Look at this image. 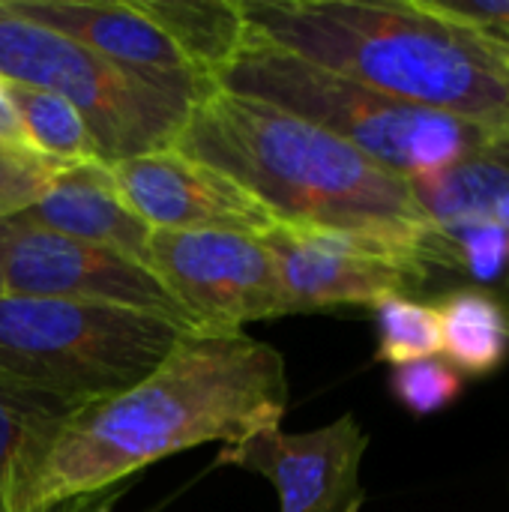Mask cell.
Segmentation results:
<instances>
[{
	"label": "cell",
	"instance_id": "1",
	"mask_svg": "<svg viewBox=\"0 0 509 512\" xmlns=\"http://www.w3.org/2000/svg\"><path fill=\"white\" fill-rule=\"evenodd\" d=\"M285 357L246 333H186L135 387L81 405L57 432L33 512L102 495L141 468L201 444L282 429Z\"/></svg>",
	"mask_w": 509,
	"mask_h": 512
},
{
	"label": "cell",
	"instance_id": "27",
	"mask_svg": "<svg viewBox=\"0 0 509 512\" xmlns=\"http://www.w3.org/2000/svg\"><path fill=\"white\" fill-rule=\"evenodd\" d=\"M504 138H507V141H509V129H507V135H504Z\"/></svg>",
	"mask_w": 509,
	"mask_h": 512
},
{
	"label": "cell",
	"instance_id": "16",
	"mask_svg": "<svg viewBox=\"0 0 509 512\" xmlns=\"http://www.w3.org/2000/svg\"><path fill=\"white\" fill-rule=\"evenodd\" d=\"M135 6L213 87L222 84V75L246 45L240 0H135Z\"/></svg>",
	"mask_w": 509,
	"mask_h": 512
},
{
	"label": "cell",
	"instance_id": "26",
	"mask_svg": "<svg viewBox=\"0 0 509 512\" xmlns=\"http://www.w3.org/2000/svg\"><path fill=\"white\" fill-rule=\"evenodd\" d=\"M6 294V285H3V264H0V297Z\"/></svg>",
	"mask_w": 509,
	"mask_h": 512
},
{
	"label": "cell",
	"instance_id": "14",
	"mask_svg": "<svg viewBox=\"0 0 509 512\" xmlns=\"http://www.w3.org/2000/svg\"><path fill=\"white\" fill-rule=\"evenodd\" d=\"M81 402L0 381V512H33V492L60 426ZM105 498H75L48 512H93Z\"/></svg>",
	"mask_w": 509,
	"mask_h": 512
},
{
	"label": "cell",
	"instance_id": "9",
	"mask_svg": "<svg viewBox=\"0 0 509 512\" xmlns=\"http://www.w3.org/2000/svg\"><path fill=\"white\" fill-rule=\"evenodd\" d=\"M261 243L276 261L288 315L375 306L393 294L411 297L432 282L420 255L345 231L276 225Z\"/></svg>",
	"mask_w": 509,
	"mask_h": 512
},
{
	"label": "cell",
	"instance_id": "2",
	"mask_svg": "<svg viewBox=\"0 0 509 512\" xmlns=\"http://www.w3.org/2000/svg\"><path fill=\"white\" fill-rule=\"evenodd\" d=\"M171 147L240 183L276 225L345 231L408 249L432 279L441 231L420 210L411 180L321 126L219 87L192 105Z\"/></svg>",
	"mask_w": 509,
	"mask_h": 512
},
{
	"label": "cell",
	"instance_id": "4",
	"mask_svg": "<svg viewBox=\"0 0 509 512\" xmlns=\"http://www.w3.org/2000/svg\"><path fill=\"white\" fill-rule=\"evenodd\" d=\"M219 87L291 111L405 180L444 171L504 138L450 114L399 102L249 36Z\"/></svg>",
	"mask_w": 509,
	"mask_h": 512
},
{
	"label": "cell",
	"instance_id": "22",
	"mask_svg": "<svg viewBox=\"0 0 509 512\" xmlns=\"http://www.w3.org/2000/svg\"><path fill=\"white\" fill-rule=\"evenodd\" d=\"M465 378L444 360L429 357L408 366H396L390 375V390L396 402L414 417H429L450 408L462 396Z\"/></svg>",
	"mask_w": 509,
	"mask_h": 512
},
{
	"label": "cell",
	"instance_id": "6",
	"mask_svg": "<svg viewBox=\"0 0 509 512\" xmlns=\"http://www.w3.org/2000/svg\"><path fill=\"white\" fill-rule=\"evenodd\" d=\"M0 78L48 90L75 105L105 165L171 147L192 111V102L57 30L18 18L3 3Z\"/></svg>",
	"mask_w": 509,
	"mask_h": 512
},
{
	"label": "cell",
	"instance_id": "12",
	"mask_svg": "<svg viewBox=\"0 0 509 512\" xmlns=\"http://www.w3.org/2000/svg\"><path fill=\"white\" fill-rule=\"evenodd\" d=\"M18 18L57 30L144 81L198 105L219 87L204 81L135 0H0Z\"/></svg>",
	"mask_w": 509,
	"mask_h": 512
},
{
	"label": "cell",
	"instance_id": "3",
	"mask_svg": "<svg viewBox=\"0 0 509 512\" xmlns=\"http://www.w3.org/2000/svg\"><path fill=\"white\" fill-rule=\"evenodd\" d=\"M240 6L249 39L399 102L507 135V57L423 0H240Z\"/></svg>",
	"mask_w": 509,
	"mask_h": 512
},
{
	"label": "cell",
	"instance_id": "10",
	"mask_svg": "<svg viewBox=\"0 0 509 512\" xmlns=\"http://www.w3.org/2000/svg\"><path fill=\"white\" fill-rule=\"evenodd\" d=\"M369 435L354 414L309 429H264L219 450L216 465L258 474L279 492V512H360Z\"/></svg>",
	"mask_w": 509,
	"mask_h": 512
},
{
	"label": "cell",
	"instance_id": "20",
	"mask_svg": "<svg viewBox=\"0 0 509 512\" xmlns=\"http://www.w3.org/2000/svg\"><path fill=\"white\" fill-rule=\"evenodd\" d=\"M378 324V360L408 366L417 360L441 357V321L438 309L426 300L393 294L372 306Z\"/></svg>",
	"mask_w": 509,
	"mask_h": 512
},
{
	"label": "cell",
	"instance_id": "5",
	"mask_svg": "<svg viewBox=\"0 0 509 512\" xmlns=\"http://www.w3.org/2000/svg\"><path fill=\"white\" fill-rule=\"evenodd\" d=\"M189 330L99 303L0 297V381L99 402L147 378Z\"/></svg>",
	"mask_w": 509,
	"mask_h": 512
},
{
	"label": "cell",
	"instance_id": "15",
	"mask_svg": "<svg viewBox=\"0 0 509 512\" xmlns=\"http://www.w3.org/2000/svg\"><path fill=\"white\" fill-rule=\"evenodd\" d=\"M411 192L435 231L474 222L509 228V141L495 138L456 165L411 180Z\"/></svg>",
	"mask_w": 509,
	"mask_h": 512
},
{
	"label": "cell",
	"instance_id": "17",
	"mask_svg": "<svg viewBox=\"0 0 509 512\" xmlns=\"http://www.w3.org/2000/svg\"><path fill=\"white\" fill-rule=\"evenodd\" d=\"M441 321V354L465 378H486L509 357V321L477 288H450L432 303Z\"/></svg>",
	"mask_w": 509,
	"mask_h": 512
},
{
	"label": "cell",
	"instance_id": "11",
	"mask_svg": "<svg viewBox=\"0 0 509 512\" xmlns=\"http://www.w3.org/2000/svg\"><path fill=\"white\" fill-rule=\"evenodd\" d=\"M129 210L150 231H228L264 237L276 219L222 171L162 147L111 165Z\"/></svg>",
	"mask_w": 509,
	"mask_h": 512
},
{
	"label": "cell",
	"instance_id": "21",
	"mask_svg": "<svg viewBox=\"0 0 509 512\" xmlns=\"http://www.w3.org/2000/svg\"><path fill=\"white\" fill-rule=\"evenodd\" d=\"M63 168L66 162H54L30 147L0 144V222L24 216Z\"/></svg>",
	"mask_w": 509,
	"mask_h": 512
},
{
	"label": "cell",
	"instance_id": "7",
	"mask_svg": "<svg viewBox=\"0 0 509 512\" xmlns=\"http://www.w3.org/2000/svg\"><path fill=\"white\" fill-rule=\"evenodd\" d=\"M147 270L198 333H243L288 315L276 261L261 237L228 231H150Z\"/></svg>",
	"mask_w": 509,
	"mask_h": 512
},
{
	"label": "cell",
	"instance_id": "13",
	"mask_svg": "<svg viewBox=\"0 0 509 512\" xmlns=\"http://www.w3.org/2000/svg\"><path fill=\"white\" fill-rule=\"evenodd\" d=\"M24 216L48 231L120 252L147 267L150 228L129 210L105 162L66 165Z\"/></svg>",
	"mask_w": 509,
	"mask_h": 512
},
{
	"label": "cell",
	"instance_id": "23",
	"mask_svg": "<svg viewBox=\"0 0 509 512\" xmlns=\"http://www.w3.org/2000/svg\"><path fill=\"white\" fill-rule=\"evenodd\" d=\"M435 15H444L480 39H486L509 63V0H423Z\"/></svg>",
	"mask_w": 509,
	"mask_h": 512
},
{
	"label": "cell",
	"instance_id": "25",
	"mask_svg": "<svg viewBox=\"0 0 509 512\" xmlns=\"http://www.w3.org/2000/svg\"><path fill=\"white\" fill-rule=\"evenodd\" d=\"M93 512H114L111 510V498H105V501H102V504H99Z\"/></svg>",
	"mask_w": 509,
	"mask_h": 512
},
{
	"label": "cell",
	"instance_id": "8",
	"mask_svg": "<svg viewBox=\"0 0 509 512\" xmlns=\"http://www.w3.org/2000/svg\"><path fill=\"white\" fill-rule=\"evenodd\" d=\"M0 264L6 294L132 309L198 333L171 291L144 264L48 231L27 216L0 222Z\"/></svg>",
	"mask_w": 509,
	"mask_h": 512
},
{
	"label": "cell",
	"instance_id": "24",
	"mask_svg": "<svg viewBox=\"0 0 509 512\" xmlns=\"http://www.w3.org/2000/svg\"><path fill=\"white\" fill-rule=\"evenodd\" d=\"M0 144H18V147H27V138L21 132V123L15 117V108L6 96V84L0 78Z\"/></svg>",
	"mask_w": 509,
	"mask_h": 512
},
{
	"label": "cell",
	"instance_id": "18",
	"mask_svg": "<svg viewBox=\"0 0 509 512\" xmlns=\"http://www.w3.org/2000/svg\"><path fill=\"white\" fill-rule=\"evenodd\" d=\"M3 84H6V96L15 108V117L21 123V132L30 150L54 162H66V165L102 162L93 144V135L75 105L30 84H18L6 78Z\"/></svg>",
	"mask_w": 509,
	"mask_h": 512
},
{
	"label": "cell",
	"instance_id": "19",
	"mask_svg": "<svg viewBox=\"0 0 509 512\" xmlns=\"http://www.w3.org/2000/svg\"><path fill=\"white\" fill-rule=\"evenodd\" d=\"M441 237L444 255L435 276L447 273L459 279L462 288H477L489 294L509 321V228L474 222L441 231Z\"/></svg>",
	"mask_w": 509,
	"mask_h": 512
}]
</instances>
